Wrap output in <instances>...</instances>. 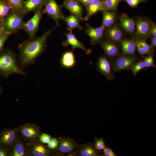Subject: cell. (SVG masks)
Listing matches in <instances>:
<instances>
[{"mask_svg":"<svg viewBox=\"0 0 156 156\" xmlns=\"http://www.w3.org/2000/svg\"><path fill=\"white\" fill-rule=\"evenodd\" d=\"M15 74L23 76L27 75L17 61L15 53L10 49H4L0 53V77L6 78Z\"/></svg>","mask_w":156,"mask_h":156,"instance_id":"2","label":"cell"},{"mask_svg":"<svg viewBox=\"0 0 156 156\" xmlns=\"http://www.w3.org/2000/svg\"><path fill=\"white\" fill-rule=\"evenodd\" d=\"M26 14L23 11L12 9L3 21L2 26L4 31L11 35L22 29Z\"/></svg>","mask_w":156,"mask_h":156,"instance_id":"3","label":"cell"},{"mask_svg":"<svg viewBox=\"0 0 156 156\" xmlns=\"http://www.w3.org/2000/svg\"><path fill=\"white\" fill-rule=\"evenodd\" d=\"M104 52L105 56L111 60H113L122 53L120 45L105 38L99 44Z\"/></svg>","mask_w":156,"mask_h":156,"instance_id":"10","label":"cell"},{"mask_svg":"<svg viewBox=\"0 0 156 156\" xmlns=\"http://www.w3.org/2000/svg\"><path fill=\"white\" fill-rule=\"evenodd\" d=\"M135 33L132 39L134 40L150 38L149 33L154 22L148 18L139 15L135 17Z\"/></svg>","mask_w":156,"mask_h":156,"instance_id":"5","label":"cell"},{"mask_svg":"<svg viewBox=\"0 0 156 156\" xmlns=\"http://www.w3.org/2000/svg\"><path fill=\"white\" fill-rule=\"evenodd\" d=\"M127 34L119 24L116 22L109 27L105 29L104 37L107 40L120 45L121 41L126 37Z\"/></svg>","mask_w":156,"mask_h":156,"instance_id":"9","label":"cell"},{"mask_svg":"<svg viewBox=\"0 0 156 156\" xmlns=\"http://www.w3.org/2000/svg\"><path fill=\"white\" fill-rule=\"evenodd\" d=\"M150 37H156V25L154 23L149 33Z\"/></svg>","mask_w":156,"mask_h":156,"instance_id":"40","label":"cell"},{"mask_svg":"<svg viewBox=\"0 0 156 156\" xmlns=\"http://www.w3.org/2000/svg\"><path fill=\"white\" fill-rule=\"evenodd\" d=\"M53 30L49 29L41 36L29 38L18 45V62L23 69L34 64L45 51L47 46V39Z\"/></svg>","mask_w":156,"mask_h":156,"instance_id":"1","label":"cell"},{"mask_svg":"<svg viewBox=\"0 0 156 156\" xmlns=\"http://www.w3.org/2000/svg\"><path fill=\"white\" fill-rule=\"evenodd\" d=\"M60 7L61 8H64L67 9L71 14L76 16L81 21H83V7L76 0H64Z\"/></svg>","mask_w":156,"mask_h":156,"instance_id":"17","label":"cell"},{"mask_svg":"<svg viewBox=\"0 0 156 156\" xmlns=\"http://www.w3.org/2000/svg\"><path fill=\"white\" fill-rule=\"evenodd\" d=\"M80 155L82 156H96L98 155L96 151L92 146L87 145L84 146L80 150Z\"/></svg>","mask_w":156,"mask_h":156,"instance_id":"29","label":"cell"},{"mask_svg":"<svg viewBox=\"0 0 156 156\" xmlns=\"http://www.w3.org/2000/svg\"><path fill=\"white\" fill-rule=\"evenodd\" d=\"M135 18V17H130L128 15L124 13L118 15L120 26L127 34L133 36V37L136 31Z\"/></svg>","mask_w":156,"mask_h":156,"instance_id":"16","label":"cell"},{"mask_svg":"<svg viewBox=\"0 0 156 156\" xmlns=\"http://www.w3.org/2000/svg\"><path fill=\"white\" fill-rule=\"evenodd\" d=\"M154 54L151 55L146 56L143 58L145 66V70H146L148 68L153 67L155 68L156 66L154 63L153 57Z\"/></svg>","mask_w":156,"mask_h":156,"instance_id":"31","label":"cell"},{"mask_svg":"<svg viewBox=\"0 0 156 156\" xmlns=\"http://www.w3.org/2000/svg\"><path fill=\"white\" fill-rule=\"evenodd\" d=\"M3 93L2 88L0 84V94H2Z\"/></svg>","mask_w":156,"mask_h":156,"instance_id":"44","label":"cell"},{"mask_svg":"<svg viewBox=\"0 0 156 156\" xmlns=\"http://www.w3.org/2000/svg\"><path fill=\"white\" fill-rule=\"evenodd\" d=\"M43 9V13L46 14L55 21V25L53 28V29L59 26L60 24V20H63L64 16L59 6L55 0H46Z\"/></svg>","mask_w":156,"mask_h":156,"instance_id":"6","label":"cell"},{"mask_svg":"<svg viewBox=\"0 0 156 156\" xmlns=\"http://www.w3.org/2000/svg\"><path fill=\"white\" fill-rule=\"evenodd\" d=\"M5 0L9 3L12 9L23 11L24 0Z\"/></svg>","mask_w":156,"mask_h":156,"instance_id":"30","label":"cell"},{"mask_svg":"<svg viewBox=\"0 0 156 156\" xmlns=\"http://www.w3.org/2000/svg\"><path fill=\"white\" fill-rule=\"evenodd\" d=\"M4 30L2 26L0 28V35L4 31Z\"/></svg>","mask_w":156,"mask_h":156,"instance_id":"43","label":"cell"},{"mask_svg":"<svg viewBox=\"0 0 156 156\" xmlns=\"http://www.w3.org/2000/svg\"><path fill=\"white\" fill-rule=\"evenodd\" d=\"M65 36L66 39L62 42V45L63 47H67L70 45L72 47L73 50L75 49L79 48L83 50L87 55H90L92 52L91 49L87 48L73 34L72 31H69L66 33Z\"/></svg>","mask_w":156,"mask_h":156,"instance_id":"15","label":"cell"},{"mask_svg":"<svg viewBox=\"0 0 156 156\" xmlns=\"http://www.w3.org/2000/svg\"><path fill=\"white\" fill-rule=\"evenodd\" d=\"M12 8L5 0H0V21H3Z\"/></svg>","mask_w":156,"mask_h":156,"instance_id":"27","label":"cell"},{"mask_svg":"<svg viewBox=\"0 0 156 156\" xmlns=\"http://www.w3.org/2000/svg\"><path fill=\"white\" fill-rule=\"evenodd\" d=\"M104 11H117L118 5L122 0H103Z\"/></svg>","mask_w":156,"mask_h":156,"instance_id":"28","label":"cell"},{"mask_svg":"<svg viewBox=\"0 0 156 156\" xmlns=\"http://www.w3.org/2000/svg\"><path fill=\"white\" fill-rule=\"evenodd\" d=\"M19 134L18 127L3 129L0 133V144L11 146L18 139Z\"/></svg>","mask_w":156,"mask_h":156,"instance_id":"14","label":"cell"},{"mask_svg":"<svg viewBox=\"0 0 156 156\" xmlns=\"http://www.w3.org/2000/svg\"><path fill=\"white\" fill-rule=\"evenodd\" d=\"M95 149L98 150H103L105 146V142L102 138L96 139L95 143Z\"/></svg>","mask_w":156,"mask_h":156,"instance_id":"36","label":"cell"},{"mask_svg":"<svg viewBox=\"0 0 156 156\" xmlns=\"http://www.w3.org/2000/svg\"><path fill=\"white\" fill-rule=\"evenodd\" d=\"M140 59L136 55H130L122 53L110 61L112 71L114 73L123 70H131L134 65Z\"/></svg>","mask_w":156,"mask_h":156,"instance_id":"4","label":"cell"},{"mask_svg":"<svg viewBox=\"0 0 156 156\" xmlns=\"http://www.w3.org/2000/svg\"><path fill=\"white\" fill-rule=\"evenodd\" d=\"M120 45L122 54L136 55V48L135 40L132 38L129 39L126 37L125 38L121 41Z\"/></svg>","mask_w":156,"mask_h":156,"instance_id":"21","label":"cell"},{"mask_svg":"<svg viewBox=\"0 0 156 156\" xmlns=\"http://www.w3.org/2000/svg\"><path fill=\"white\" fill-rule=\"evenodd\" d=\"M75 145L71 141L67 139L61 141L58 147V150L61 152L66 153L72 151L75 148Z\"/></svg>","mask_w":156,"mask_h":156,"instance_id":"26","label":"cell"},{"mask_svg":"<svg viewBox=\"0 0 156 156\" xmlns=\"http://www.w3.org/2000/svg\"><path fill=\"white\" fill-rule=\"evenodd\" d=\"M30 156H47L51 153L49 148L37 139L27 142Z\"/></svg>","mask_w":156,"mask_h":156,"instance_id":"11","label":"cell"},{"mask_svg":"<svg viewBox=\"0 0 156 156\" xmlns=\"http://www.w3.org/2000/svg\"><path fill=\"white\" fill-rule=\"evenodd\" d=\"M146 39H141L135 40L136 49L142 58L145 56L154 54V48L148 44L146 42Z\"/></svg>","mask_w":156,"mask_h":156,"instance_id":"19","label":"cell"},{"mask_svg":"<svg viewBox=\"0 0 156 156\" xmlns=\"http://www.w3.org/2000/svg\"><path fill=\"white\" fill-rule=\"evenodd\" d=\"M46 0H26L24 1L23 11L26 14L31 12H35L43 8Z\"/></svg>","mask_w":156,"mask_h":156,"instance_id":"22","label":"cell"},{"mask_svg":"<svg viewBox=\"0 0 156 156\" xmlns=\"http://www.w3.org/2000/svg\"><path fill=\"white\" fill-rule=\"evenodd\" d=\"M43 10L42 8L34 12L33 16L23 23L22 29L27 34L29 38H33L36 36L44 14Z\"/></svg>","mask_w":156,"mask_h":156,"instance_id":"7","label":"cell"},{"mask_svg":"<svg viewBox=\"0 0 156 156\" xmlns=\"http://www.w3.org/2000/svg\"><path fill=\"white\" fill-rule=\"evenodd\" d=\"M151 42L150 45L153 48L156 47V37H150Z\"/></svg>","mask_w":156,"mask_h":156,"instance_id":"42","label":"cell"},{"mask_svg":"<svg viewBox=\"0 0 156 156\" xmlns=\"http://www.w3.org/2000/svg\"><path fill=\"white\" fill-rule=\"evenodd\" d=\"M11 150V146L0 144V156H10Z\"/></svg>","mask_w":156,"mask_h":156,"instance_id":"33","label":"cell"},{"mask_svg":"<svg viewBox=\"0 0 156 156\" xmlns=\"http://www.w3.org/2000/svg\"><path fill=\"white\" fill-rule=\"evenodd\" d=\"M10 156H30L26 142L21 135L11 146Z\"/></svg>","mask_w":156,"mask_h":156,"instance_id":"18","label":"cell"},{"mask_svg":"<svg viewBox=\"0 0 156 156\" xmlns=\"http://www.w3.org/2000/svg\"><path fill=\"white\" fill-rule=\"evenodd\" d=\"M58 143V140L55 138L51 139L48 143L47 147L49 148L53 149L56 148Z\"/></svg>","mask_w":156,"mask_h":156,"instance_id":"38","label":"cell"},{"mask_svg":"<svg viewBox=\"0 0 156 156\" xmlns=\"http://www.w3.org/2000/svg\"><path fill=\"white\" fill-rule=\"evenodd\" d=\"M145 69V66L143 60H140L133 66L131 70L133 75L136 76L137 73L140 70Z\"/></svg>","mask_w":156,"mask_h":156,"instance_id":"32","label":"cell"},{"mask_svg":"<svg viewBox=\"0 0 156 156\" xmlns=\"http://www.w3.org/2000/svg\"><path fill=\"white\" fill-rule=\"evenodd\" d=\"M73 50L64 52L61 57L60 63L61 66L65 68H70L74 66L76 59Z\"/></svg>","mask_w":156,"mask_h":156,"instance_id":"24","label":"cell"},{"mask_svg":"<svg viewBox=\"0 0 156 156\" xmlns=\"http://www.w3.org/2000/svg\"><path fill=\"white\" fill-rule=\"evenodd\" d=\"M122 1L126 2L132 8H137L140 3L148 2L146 0H122Z\"/></svg>","mask_w":156,"mask_h":156,"instance_id":"35","label":"cell"},{"mask_svg":"<svg viewBox=\"0 0 156 156\" xmlns=\"http://www.w3.org/2000/svg\"><path fill=\"white\" fill-rule=\"evenodd\" d=\"M3 21H0V28L2 25Z\"/></svg>","mask_w":156,"mask_h":156,"instance_id":"45","label":"cell"},{"mask_svg":"<svg viewBox=\"0 0 156 156\" xmlns=\"http://www.w3.org/2000/svg\"><path fill=\"white\" fill-rule=\"evenodd\" d=\"M85 7L86 9L88 5L94 0H76Z\"/></svg>","mask_w":156,"mask_h":156,"instance_id":"41","label":"cell"},{"mask_svg":"<svg viewBox=\"0 0 156 156\" xmlns=\"http://www.w3.org/2000/svg\"><path fill=\"white\" fill-rule=\"evenodd\" d=\"M20 135L26 142L35 140L41 134L39 127L34 124L26 123L18 127Z\"/></svg>","mask_w":156,"mask_h":156,"instance_id":"8","label":"cell"},{"mask_svg":"<svg viewBox=\"0 0 156 156\" xmlns=\"http://www.w3.org/2000/svg\"><path fill=\"white\" fill-rule=\"evenodd\" d=\"M38 138L39 140L43 144H48L51 139L50 135L45 133L40 134Z\"/></svg>","mask_w":156,"mask_h":156,"instance_id":"37","label":"cell"},{"mask_svg":"<svg viewBox=\"0 0 156 156\" xmlns=\"http://www.w3.org/2000/svg\"><path fill=\"white\" fill-rule=\"evenodd\" d=\"M96 66L99 72L107 80L114 79L115 77L112 71L110 61L105 56L101 55L99 57Z\"/></svg>","mask_w":156,"mask_h":156,"instance_id":"13","label":"cell"},{"mask_svg":"<svg viewBox=\"0 0 156 156\" xmlns=\"http://www.w3.org/2000/svg\"><path fill=\"white\" fill-rule=\"evenodd\" d=\"M67 25L66 29L69 31L77 29L82 30L83 27L80 24V19L76 16L71 14L67 16H64L63 19Z\"/></svg>","mask_w":156,"mask_h":156,"instance_id":"25","label":"cell"},{"mask_svg":"<svg viewBox=\"0 0 156 156\" xmlns=\"http://www.w3.org/2000/svg\"><path fill=\"white\" fill-rule=\"evenodd\" d=\"M10 34L4 31L0 35V53L4 50V44Z\"/></svg>","mask_w":156,"mask_h":156,"instance_id":"34","label":"cell"},{"mask_svg":"<svg viewBox=\"0 0 156 156\" xmlns=\"http://www.w3.org/2000/svg\"><path fill=\"white\" fill-rule=\"evenodd\" d=\"M102 21L101 25L105 29L109 27L118 20V11H103Z\"/></svg>","mask_w":156,"mask_h":156,"instance_id":"23","label":"cell"},{"mask_svg":"<svg viewBox=\"0 0 156 156\" xmlns=\"http://www.w3.org/2000/svg\"><path fill=\"white\" fill-rule=\"evenodd\" d=\"M86 13L83 18L85 21L97 13L104 10L103 0H94L86 8Z\"/></svg>","mask_w":156,"mask_h":156,"instance_id":"20","label":"cell"},{"mask_svg":"<svg viewBox=\"0 0 156 156\" xmlns=\"http://www.w3.org/2000/svg\"><path fill=\"white\" fill-rule=\"evenodd\" d=\"M86 26L84 32L90 37L91 43L93 45L99 44L105 38V28L101 25L98 27H93L88 23L86 24Z\"/></svg>","mask_w":156,"mask_h":156,"instance_id":"12","label":"cell"},{"mask_svg":"<svg viewBox=\"0 0 156 156\" xmlns=\"http://www.w3.org/2000/svg\"><path fill=\"white\" fill-rule=\"evenodd\" d=\"M103 150L104 156H116L113 151L112 149L108 147L105 146Z\"/></svg>","mask_w":156,"mask_h":156,"instance_id":"39","label":"cell"}]
</instances>
